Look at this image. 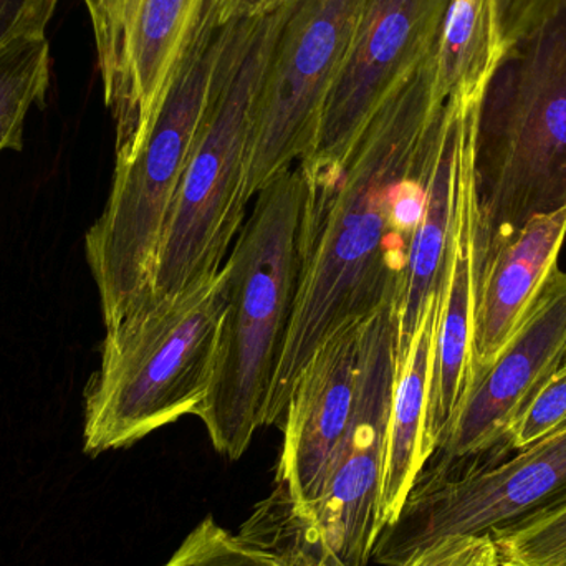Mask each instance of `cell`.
I'll return each mask as SVG.
<instances>
[{"mask_svg":"<svg viewBox=\"0 0 566 566\" xmlns=\"http://www.w3.org/2000/svg\"><path fill=\"white\" fill-rule=\"evenodd\" d=\"M432 56L386 96L342 165L298 166V279L265 426H282L300 371L333 332L398 302L444 116Z\"/></svg>","mask_w":566,"mask_h":566,"instance_id":"obj_1","label":"cell"},{"mask_svg":"<svg viewBox=\"0 0 566 566\" xmlns=\"http://www.w3.org/2000/svg\"><path fill=\"white\" fill-rule=\"evenodd\" d=\"M238 25H219L209 0L151 126L129 155L115 161L105 211L85 235L106 328L151 298L166 228Z\"/></svg>","mask_w":566,"mask_h":566,"instance_id":"obj_2","label":"cell"},{"mask_svg":"<svg viewBox=\"0 0 566 566\" xmlns=\"http://www.w3.org/2000/svg\"><path fill=\"white\" fill-rule=\"evenodd\" d=\"M478 261L566 208V0L505 46L475 103Z\"/></svg>","mask_w":566,"mask_h":566,"instance_id":"obj_3","label":"cell"},{"mask_svg":"<svg viewBox=\"0 0 566 566\" xmlns=\"http://www.w3.org/2000/svg\"><path fill=\"white\" fill-rule=\"evenodd\" d=\"M229 269L175 295L153 296L106 328L85 389L83 452L126 449L198 415L211 392L228 308Z\"/></svg>","mask_w":566,"mask_h":566,"instance_id":"obj_4","label":"cell"},{"mask_svg":"<svg viewBox=\"0 0 566 566\" xmlns=\"http://www.w3.org/2000/svg\"><path fill=\"white\" fill-rule=\"evenodd\" d=\"M298 165L258 195L229 254V293L214 381L198 418L216 451L238 461L265 428L298 279Z\"/></svg>","mask_w":566,"mask_h":566,"instance_id":"obj_5","label":"cell"},{"mask_svg":"<svg viewBox=\"0 0 566 566\" xmlns=\"http://www.w3.org/2000/svg\"><path fill=\"white\" fill-rule=\"evenodd\" d=\"M398 302L365 319L358 391L322 492L298 511L255 505L239 537L292 566H368L382 531L381 488L398 373Z\"/></svg>","mask_w":566,"mask_h":566,"instance_id":"obj_6","label":"cell"},{"mask_svg":"<svg viewBox=\"0 0 566 566\" xmlns=\"http://www.w3.org/2000/svg\"><path fill=\"white\" fill-rule=\"evenodd\" d=\"M282 13L239 22L166 228L151 298L221 271L244 228L255 112Z\"/></svg>","mask_w":566,"mask_h":566,"instance_id":"obj_7","label":"cell"},{"mask_svg":"<svg viewBox=\"0 0 566 566\" xmlns=\"http://www.w3.org/2000/svg\"><path fill=\"white\" fill-rule=\"evenodd\" d=\"M566 505V428L512 458L461 475L422 471L371 560L399 566L439 538L504 534Z\"/></svg>","mask_w":566,"mask_h":566,"instance_id":"obj_8","label":"cell"},{"mask_svg":"<svg viewBox=\"0 0 566 566\" xmlns=\"http://www.w3.org/2000/svg\"><path fill=\"white\" fill-rule=\"evenodd\" d=\"M366 0H286L259 93L251 198L312 151Z\"/></svg>","mask_w":566,"mask_h":566,"instance_id":"obj_9","label":"cell"},{"mask_svg":"<svg viewBox=\"0 0 566 566\" xmlns=\"http://www.w3.org/2000/svg\"><path fill=\"white\" fill-rule=\"evenodd\" d=\"M566 359V272L554 268L514 335L469 386L442 444L426 464L438 475L492 468L512 454L509 432Z\"/></svg>","mask_w":566,"mask_h":566,"instance_id":"obj_10","label":"cell"},{"mask_svg":"<svg viewBox=\"0 0 566 566\" xmlns=\"http://www.w3.org/2000/svg\"><path fill=\"white\" fill-rule=\"evenodd\" d=\"M95 32L116 159L145 136L195 40L209 0H83Z\"/></svg>","mask_w":566,"mask_h":566,"instance_id":"obj_11","label":"cell"},{"mask_svg":"<svg viewBox=\"0 0 566 566\" xmlns=\"http://www.w3.org/2000/svg\"><path fill=\"white\" fill-rule=\"evenodd\" d=\"M449 0H366L345 69L302 168H336L386 96L431 59Z\"/></svg>","mask_w":566,"mask_h":566,"instance_id":"obj_12","label":"cell"},{"mask_svg":"<svg viewBox=\"0 0 566 566\" xmlns=\"http://www.w3.org/2000/svg\"><path fill=\"white\" fill-rule=\"evenodd\" d=\"M363 325L339 326L300 371L281 426L274 491L262 501L268 507L298 511L322 492L355 412Z\"/></svg>","mask_w":566,"mask_h":566,"instance_id":"obj_13","label":"cell"},{"mask_svg":"<svg viewBox=\"0 0 566 566\" xmlns=\"http://www.w3.org/2000/svg\"><path fill=\"white\" fill-rule=\"evenodd\" d=\"M474 105L469 109L455 169L454 219L439 285L438 325L429 378L426 442L434 454L471 385L472 329L478 296V209L472 176Z\"/></svg>","mask_w":566,"mask_h":566,"instance_id":"obj_14","label":"cell"},{"mask_svg":"<svg viewBox=\"0 0 566 566\" xmlns=\"http://www.w3.org/2000/svg\"><path fill=\"white\" fill-rule=\"evenodd\" d=\"M565 238L566 208L537 216L521 231L495 242L488 255L478 261L471 385L524 322L548 275L558 265Z\"/></svg>","mask_w":566,"mask_h":566,"instance_id":"obj_15","label":"cell"},{"mask_svg":"<svg viewBox=\"0 0 566 566\" xmlns=\"http://www.w3.org/2000/svg\"><path fill=\"white\" fill-rule=\"evenodd\" d=\"M478 98L446 99L424 212L412 238L408 268L399 292L398 361L408 352L422 315L441 285L454 219L459 146L469 109Z\"/></svg>","mask_w":566,"mask_h":566,"instance_id":"obj_16","label":"cell"},{"mask_svg":"<svg viewBox=\"0 0 566 566\" xmlns=\"http://www.w3.org/2000/svg\"><path fill=\"white\" fill-rule=\"evenodd\" d=\"M438 310L439 290L429 302L408 352L398 361L382 474V528L398 518L412 484L432 458L426 442V418Z\"/></svg>","mask_w":566,"mask_h":566,"instance_id":"obj_17","label":"cell"},{"mask_svg":"<svg viewBox=\"0 0 566 566\" xmlns=\"http://www.w3.org/2000/svg\"><path fill=\"white\" fill-rule=\"evenodd\" d=\"M502 53L495 0H449L432 56L439 95H481Z\"/></svg>","mask_w":566,"mask_h":566,"instance_id":"obj_18","label":"cell"},{"mask_svg":"<svg viewBox=\"0 0 566 566\" xmlns=\"http://www.w3.org/2000/svg\"><path fill=\"white\" fill-rule=\"evenodd\" d=\"M50 70L45 33L19 36L0 46V153L22 149L27 115L33 105L45 103Z\"/></svg>","mask_w":566,"mask_h":566,"instance_id":"obj_19","label":"cell"},{"mask_svg":"<svg viewBox=\"0 0 566 566\" xmlns=\"http://www.w3.org/2000/svg\"><path fill=\"white\" fill-rule=\"evenodd\" d=\"M492 541L499 566H566V505Z\"/></svg>","mask_w":566,"mask_h":566,"instance_id":"obj_20","label":"cell"},{"mask_svg":"<svg viewBox=\"0 0 566 566\" xmlns=\"http://www.w3.org/2000/svg\"><path fill=\"white\" fill-rule=\"evenodd\" d=\"M163 566H292L229 534L214 518L202 521Z\"/></svg>","mask_w":566,"mask_h":566,"instance_id":"obj_21","label":"cell"},{"mask_svg":"<svg viewBox=\"0 0 566 566\" xmlns=\"http://www.w3.org/2000/svg\"><path fill=\"white\" fill-rule=\"evenodd\" d=\"M566 428V365L538 389L509 432L512 452L522 451Z\"/></svg>","mask_w":566,"mask_h":566,"instance_id":"obj_22","label":"cell"},{"mask_svg":"<svg viewBox=\"0 0 566 566\" xmlns=\"http://www.w3.org/2000/svg\"><path fill=\"white\" fill-rule=\"evenodd\" d=\"M399 566H499L497 548L489 535L439 538Z\"/></svg>","mask_w":566,"mask_h":566,"instance_id":"obj_23","label":"cell"},{"mask_svg":"<svg viewBox=\"0 0 566 566\" xmlns=\"http://www.w3.org/2000/svg\"><path fill=\"white\" fill-rule=\"evenodd\" d=\"M59 0H0V46L19 36L45 33Z\"/></svg>","mask_w":566,"mask_h":566,"instance_id":"obj_24","label":"cell"},{"mask_svg":"<svg viewBox=\"0 0 566 566\" xmlns=\"http://www.w3.org/2000/svg\"><path fill=\"white\" fill-rule=\"evenodd\" d=\"M562 2L564 0H495L504 49L547 19Z\"/></svg>","mask_w":566,"mask_h":566,"instance_id":"obj_25","label":"cell"},{"mask_svg":"<svg viewBox=\"0 0 566 566\" xmlns=\"http://www.w3.org/2000/svg\"><path fill=\"white\" fill-rule=\"evenodd\" d=\"M286 0H211V10L219 25L261 19L281 9Z\"/></svg>","mask_w":566,"mask_h":566,"instance_id":"obj_26","label":"cell"},{"mask_svg":"<svg viewBox=\"0 0 566 566\" xmlns=\"http://www.w3.org/2000/svg\"><path fill=\"white\" fill-rule=\"evenodd\" d=\"M565 365H566V359H565Z\"/></svg>","mask_w":566,"mask_h":566,"instance_id":"obj_27","label":"cell"}]
</instances>
